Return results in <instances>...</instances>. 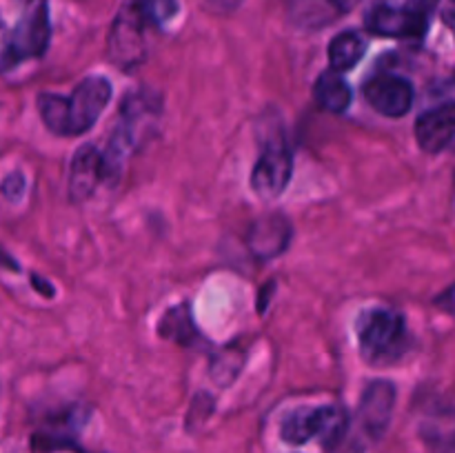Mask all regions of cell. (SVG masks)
<instances>
[{"label": "cell", "mask_w": 455, "mask_h": 453, "mask_svg": "<svg viewBox=\"0 0 455 453\" xmlns=\"http://www.w3.org/2000/svg\"><path fill=\"white\" fill-rule=\"evenodd\" d=\"M145 25L164 27L178 13V0H133Z\"/></svg>", "instance_id": "e0dca14e"}, {"label": "cell", "mask_w": 455, "mask_h": 453, "mask_svg": "<svg viewBox=\"0 0 455 453\" xmlns=\"http://www.w3.org/2000/svg\"><path fill=\"white\" fill-rule=\"evenodd\" d=\"M416 140L427 154H440L455 140V102H443L416 120Z\"/></svg>", "instance_id": "30bf717a"}, {"label": "cell", "mask_w": 455, "mask_h": 453, "mask_svg": "<svg viewBox=\"0 0 455 453\" xmlns=\"http://www.w3.org/2000/svg\"><path fill=\"white\" fill-rule=\"evenodd\" d=\"M349 429V416L342 407L298 409L283 422V440L289 444H305L318 438L327 447H336Z\"/></svg>", "instance_id": "277c9868"}, {"label": "cell", "mask_w": 455, "mask_h": 453, "mask_svg": "<svg viewBox=\"0 0 455 453\" xmlns=\"http://www.w3.org/2000/svg\"><path fill=\"white\" fill-rule=\"evenodd\" d=\"M49 38H52L49 0H27L20 20L4 43L0 67L12 69L31 58H40L47 52Z\"/></svg>", "instance_id": "7a4b0ae2"}, {"label": "cell", "mask_w": 455, "mask_h": 453, "mask_svg": "<svg viewBox=\"0 0 455 453\" xmlns=\"http://www.w3.org/2000/svg\"><path fill=\"white\" fill-rule=\"evenodd\" d=\"M293 226L287 216L283 213H267L258 218L247 231V247L258 260L267 262L278 258L280 253L287 251L291 242Z\"/></svg>", "instance_id": "9c48e42d"}, {"label": "cell", "mask_w": 455, "mask_h": 453, "mask_svg": "<svg viewBox=\"0 0 455 453\" xmlns=\"http://www.w3.org/2000/svg\"><path fill=\"white\" fill-rule=\"evenodd\" d=\"M160 336L169 338V340H176L180 345H189L196 336V329L191 318L187 315V306H178V309H172L160 322Z\"/></svg>", "instance_id": "2e32d148"}, {"label": "cell", "mask_w": 455, "mask_h": 453, "mask_svg": "<svg viewBox=\"0 0 455 453\" xmlns=\"http://www.w3.org/2000/svg\"><path fill=\"white\" fill-rule=\"evenodd\" d=\"M111 100V83L102 76H89L65 96V131L62 136H80L89 131Z\"/></svg>", "instance_id": "8992f818"}, {"label": "cell", "mask_w": 455, "mask_h": 453, "mask_svg": "<svg viewBox=\"0 0 455 453\" xmlns=\"http://www.w3.org/2000/svg\"><path fill=\"white\" fill-rule=\"evenodd\" d=\"M364 98L378 114L387 118H403L413 105V87L403 76L376 74L364 84Z\"/></svg>", "instance_id": "ba28073f"}, {"label": "cell", "mask_w": 455, "mask_h": 453, "mask_svg": "<svg viewBox=\"0 0 455 453\" xmlns=\"http://www.w3.org/2000/svg\"><path fill=\"white\" fill-rule=\"evenodd\" d=\"M105 178V163H102V151L93 145L78 147V151L71 158L69 167V195L74 203H83L96 191L100 180Z\"/></svg>", "instance_id": "7c38bea8"}, {"label": "cell", "mask_w": 455, "mask_h": 453, "mask_svg": "<svg viewBox=\"0 0 455 453\" xmlns=\"http://www.w3.org/2000/svg\"><path fill=\"white\" fill-rule=\"evenodd\" d=\"M204 3H207L209 9H213L218 13H231L234 9H238V4L243 0H204Z\"/></svg>", "instance_id": "d6986e66"}, {"label": "cell", "mask_w": 455, "mask_h": 453, "mask_svg": "<svg viewBox=\"0 0 455 453\" xmlns=\"http://www.w3.org/2000/svg\"><path fill=\"white\" fill-rule=\"evenodd\" d=\"M435 306L443 309L444 314H449L455 320V284H451L447 291H443L438 298H435Z\"/></svg>", "instance_id": "ac0fdd59"}, {"label": "cell", "mask_w": 455, "mask_h": 453, "mask_svg": "<svg viewBox=\"0 0 455 453\" xmlns=\"http://www.w3.org/2000/svg\"><path fill=\"white\" fill-rule=\"evenodd\" d=\"M358 340L371 362H394L407 349V322L394 309H371L358 322Z\"/></svg>", "instance_id": "6da1fadb"}, {"label": "cell", "mask_w": 455, "mask_h": 453, "mask_svg": "<svg viewBox=\"0 0 455 453\" xmlns=\"http://www.w3.org/2000/svg\"><path fill=\"white\" fill-rule=\"evenodd\" d=\"M395 404V389L391 382L376 380L364 389L363 400H360V422H363L364 431L371 435L373 440L382 438L391 422V413H394Z\"/></svg>", "instance_id": "8fae6325"}, {"label": "cell", "mask_w": 455, "mask_h": 453, "mask_svg": "<svg viewBox=\"0 0 455 453\" xmlns=\"http://www.w3.org/2000/svg\"><path fill=\"white\" fill-rule=\"evenodd\" d=\"M293 173V155L283 133L267 138L256 167L251 171V189L258 198L275 200L284 194Z\"/></svg>", "instance_id": "5b68a950"}, {"label": "cell", "mask_w": 455, "mask_h": 453, "mask_svg": "<svg viewBox=\"0 0 455 453\" xmlns=\"http://www.w3.org/2000/svg\"><path fill=\"white\" fill-rule=\"evenodd\" d=\"M364 38L355 31H342L329 43V65L333 71H351L364 56Z\"/></svg>", "instance_id": "9a60e30c"}, {"label": "cell", "mask_w": 455, "mask_h": 453, "mask_svg": "<svg viewBox=\"0 0 455 453\" xmlns=\"http://www.w3.org/2000/svg\"><path fill=\"white\" fill-rule=\"evenodd\" d=\"M438 0H380L367 13V29L387 38H420Z\"/></svg>", "instance_id": "3957f363"}, {"label": "cell", "mask_w": 455, "mask_h": 453, "mask_svg": "<svg viewBox=\"0 0 455 453\" xmlns=\"http://www.w3.org/2000/svg\"><path fill=\"white\" fill-rule=\"evenodd\" d=\"M145 20H142L140 12H138L136 3L129 0L123 7V12L116 18L114 27H111L109 43H107V52L109 58L120 67H132L142 60L145 53Z\"/></svg>", "instance_id": "52a82bcc"}, {"label": "cell", "mask_w": 455, "mask_h": 453, "mask_svg": "<svg viewBox=\"0 0 455 453\" xmlns=\"http://www.w3.org/2000/svg\"><path fill=\"white\" fill-rule=\"evenodd\" d=\"M314 98L329 114H342L351 105V89L338 71L329 69L318 76L314 84Z\"/></svg>", "instance_id": "4fadbf2b"}, {"label": "cell", "mask_w": 455, "mask_h": 453, "mask_svg": "<svg viewBox=\"0 0 455 453\" xmlns=\"http://www.w3.org/2000/svg\"><path fill=\"white\" fill-rule=\"evenodd\" d=\"M291 16L302 27H323L349 9L347 0H291Z\"/></svg>", "instance_id": "5bb4252c"}]
</instances>
